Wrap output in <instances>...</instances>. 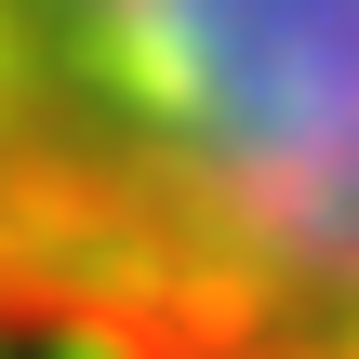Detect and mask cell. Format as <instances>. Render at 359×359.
I'll return each instance as SVG.
<instances>
[{"instance_id":"obj_1","label":"cell","mask_w":359,"mask_h":359,"mask_svg":"<svg viewBox=\"0 0 359 359\" xmlns=\"http://www.w3.org/2000/svg\"><path fill=\"white\" fill-rule=\"evenodd\" d=\"M0 359H359V0H0Z\"/></svg>"}]
</instances>
